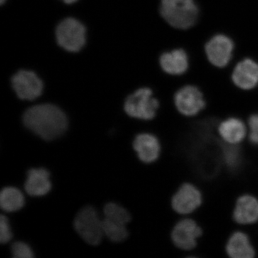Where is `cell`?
I'll use <instances>...</instances> for the list:
<instances>
[{"label": "cell", "mask_w": 258, "mask_h": 258, "mask_svg": "<svg viewBox=\"0 0 258 258\" xmlns=\"http://www.w3.org/2000/svg\"><path fill=\"white\" fill-rule=\"evenodd\" d=\"M159 108V101L148 88H140L131 95L124 105L125 113L129 116L145 120L154 119Z\"/></svg>", "instance_id": "5"}, {"label": "cell", "mask_w": 258, "mask_h": 258, "mask_svg": "<svg viewBox=\"0 0 258 258\" xmlns=\"http://www.w3.org/2000/svg\"><path fill=\"white\" fill-rule=\"evenodd\" d=\"M224 252L230 258H254L257 251L246 231H232L226 239Z\"/></svg>", "instance_id": "11"}, {"label": "cell", "mask_w": 258, "mask_h": 258, "mask_svg": "<svg viewBox=\"0 0 258 258\" xmlns=\"http://www.w3.org/2000/svg\"><path fill=\"white\" fill-rule=\"evenodd\" d=\"M123 224L118 223L104 218L103 220V235L112 242H120L126 240L128 236L126 227Z\"/></svg>", "instance_id": "19"}, {"label": "cell", "mask_w": 258, "mask_h": 258, "mask_svg": "<svg viewBox=\"0 0 258 258\" xmlns=\"http://www.w3.org/2000/svg\"><path fill=\"white\" fill-rule=\"evenodd\" d=\"M174 103L178 113L189 118L200 114L207 106L203 92L191 85L185 86L176 91Z\"/></svg>", "instance_id": "7"}, {"label": "cell", "mask_w": 258, "mask_h": 258, "mask_svg": "<svg viewBox=\"0 0 258 258\" xmlns=\"http://www.w3.org/2000/svg\"><path fill=\"white\" fill-rule=\"evenodd\" d=\"M12 84L15 93L22 100L36 99L42 94L43 89L41 80L31 71H20L13 76Z\"/></svg>", "instance_id": "13"}, {"label": "cell", "mask_w": 258, "mask_h": 258, "mask_svg": "<svg viewBox=\"0 0 258 258\" xmlns=\"http://www.w3.org/2000/svg\"><path fill=\"white\" fill-rule=\"evenodd\" d=\"M133 145L139 159L145 164H152L157 161L160 157V141L154 134H139L134 139Z\"/></svg>", "instance_id": "15"}, {"label": "cell", "mask_w": 258, "mask_h": 258, "mask_svg": "<svg viewBox=\"0 0 258 258\" xmlns=\"http://www.w3.org/2000/svg\"><path fill=\"white\" fill-rule=\"evenodd\" d=\"M25 189L30 196L41 197L47 195L51 189L48 171L43 168L30 169L27 174Z\"/></svg>", "instance_id": "16"}, {"label": "cell", "mask_w": 258, "mask_h": 258, "mask_svg": "<svg viewBox=\"0 0 258 258\" xmlns=\"http://www.w3.org/2000/svg\"><path fill=\"white\" fill-rule=\"evenodd\" d=\"M203 190L190 181H185L178 186L171 196L170 204L173 212L179 217L192 216L201 210L205 203Z\"/></svg>", "instance_id": "4"}, {"label": "cell", "mask_w": 258, "mask_h": 258, "mask_svg": "<svg viewBox=\"0 0 258 258\" xmlns=\"http://www.w3.org/2000/svg\"><path fill=\"white\" fill-rule=\"evenodd\" d=\"M215 129L217 139L226 145L241 146L247 141V122L240 117H226L217 123Z\"/></svg>", "instance_id": "10"}, {"label": "cell", "mask_w": 258, "mask_h": 258, "mask_svg": "<svg viewBox=\"0 0 258 258\" xmlns=\"http://www.w3.org/2000/svg\"><path fill=\"white\" fill-rule=\"evenodd\" d=\"M12 253L15 258H32L34 256L30 246L23 242H17L13 244Z\"/></svg>", "instance_id": "22"}, {"label": "cell", "mask_w": 258, "mask_h": 258, "mask_svg": "<svg viewBox=\"0 0 258 258\" xmlns=\"http://www.w3.org/2000/svg\"><path fill=\"white\" fill-rule=\"evenodd\" d=\"M63 1L66 4H72V3H74L75 2L77 1V0H63Z\"/></svg>", "instance_id": "24"}, {"label": "cell", "mask_w": 258, "mask_h": 258, "mask_svg": "<svg viewBox=\"0 0 258 258\" xmlns=\"http://www.w3.org/2000/svg\"><path fill=\"white\" fill-rule=\"evenodd\" d=\"M26 128L45 141L60 137L68 128L66 114L58 107L40 104L28 108L23 115Z\"/></svg>", "instance_id": "1"}, {"label": "cell", "mask_w": 258, "mask_h": 258, "mask_svg": "<svg viewBox=\"0 0 258 258\" xmlns=\"http://www.w3.org/2000/svg\"><path fill=\"white\" fill-rule=\"evenodd\" d=\"M160 64L166 74L179 76L187 71L189 58L184 50L176 49L163 53L160 57Z\"/></svg>", "instance_id": "17"}, {"label": "cell", "mask_w": 258, "mask_h": 258, "mask_svg": "<svg viewBox=\"0 0 258 258\" xmlns=\"http://www.w3.org/2000/svg\"><path fill=\"white\" fill-rule=\"evenodd\" d=\"M234 42L227 35H215L205 45V52L210 63L217 68H224L232 59Z\"/></svg>", "instance_id": "12"}, {"label": "cell", "mask_w": 258, "mask_h": 258, "mask_svg": "<svg viewBox=\"0 0 258 258\" xmlns=\"http://www.w3.org/2000/svg\"><path fill=\"white\" fill-rule=\"evenodd\" d=\"M74 227L81 238L91 245L99 244L104 235L103 220L92 207H86L79 212L75 219Z\"/></svg>", "instance_id": "6"}, {"label": "cell", "mask_w": 258, "mask_h": 258, "mask_svg": "<svg viewBox=\"0 0 258 258\" xmlns=\"http://www.w3.org/2000/svg\"><path fill=\"white\" fill-rule=\"evenodd\" d=\"M232 82L240 89L250 91L258 85V63L246 58L237 64L232 74Z\"/></svg>", "instance_id": "14"}, {"label": "cell", "mask_w": 258, "mask_h": 258, "mask_svg": "<svg viewBox=\"0 0 258 258\" xmlns=\"http://www.w3.org/2000/svg\"><path fill=\"white\" fill-rule=\"evenodd\" d=\"M5 1H6V0H0V3H1L2 5H3V3H4Z\"/></svg>", "instance_id": "25"}, {"label": "cell", "mask_w": 258, "mask_h": 258, "mask_svg": "<svg viewBox=\"0 0 258 258\" xmlns=\"http://www.w3.org/2000/svg\"><path fill=\"white\" fill-rule=\"evenodd\" d=\"M160 13L173 28L186 30L196 23L199 9L195 0H161Z\"/></svg>", "instance_id": "2"}, {"label": "cell", "mask_w": 258, "mask_h": 258, "mask_svg": "<svg viewBox=\"0 0 258 258\" xmlns=\"http://www.w3.org/2000/svg\"><path fill=\"white\" fill-rule=\"evenodd\" d=\"M247 142L252 147L258 148V113H252L247 120Z\"/></svg>", "instance_id": "21"}, {"label": "cell", "mask_w": 258, "mask_h": 258, "mask_svg": "<svg viewBox=\"0 0 258 258\" xmlns=\"http://www.w3.org/2000/svg\"><path fill=\"white\" fill-rule=\"evenodd\" d=\"M13 237L9 222L8 218L4 215H1L0 217V242L1 243H8Z\"/></svg>", "instance_id": "23"}, {"label": "cell", "mask_w": 258, "mask_h": 258, "mask_svg": "<svg viewBox=\"0 0 258 258\" xmlns=\"http://www.w3.org/2000/svg\"><path fill=\"white\" fill-rule=\"evenodd\" d=\"M56 38L64 50L78 52L86 42V28L76 19H66L57 26Z\"/></svg>", "instance_id": "9"}, {"label": "cell", "mask_w": 258, "mask_h": 258, "mask_svg": "<svg viewBox=\"0 0 258 258\" xmlns=\"http://www.w3.org/2000/svg\"><path fill=\"white\" fill-rule=\"evenodd\" d=\"M105 218L111 221L126 225L130 222L131 215L123 207L117 204L110 203L104 208Z\"/></svg>", "instance_id": "20"}, {"label": "cell", "mask_w": 258, "mask_h": 258, "mask_svg": "<svg viewBox=\"0 0 258 258\" xmlns=\"http://www.w3.org/2000/svg\"><path fill=\"white\" fill-rule=\"evenodd\" d=\"M231 219L240 227H252L258 224V195L244 191L235 198Z\"/></svg>", "instance_id": "8"}, {"label": "cell", "mask_w": 258, "mask_h": 258, "mask_svg": "<svg viewBox=\"0 0 258 258\" xmlns=\"http://www.w3.org/2000/svg\"><path fill=\"white\" fill-rule=\"evenodd\" d=\"M25 198L23 193L15 187L4 188L0 194V205L5 212H15L23 208Z\"/></svg>", "instance_id": "18"}, {"label": "cell", "mask_w": 258, "mask_h": 258, "mask_svg": "<svg viewBox=\"0 0 258 258\" xmlns=\"http://www.w3.org/2000/svg\"><path fill=\"white\" fill-rule=\"evenodd\" d=\"M204 236L203 226L192 216L181 217L173 225L170 237L173 245L180 252H195Z\"/></svg>", "instance_id": "3"}]
</instances>
